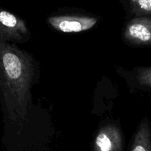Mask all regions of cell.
Listing matches in <instances>:
<instances>
[{"label":"cell","mask_w":151,"mask_h":151,"mask_svg":"<svg viewBox=\"0 0 151 151\" xmlns=\"http://www.w3.org/2000/svg\"><path fill=\"white\" fill-rule=\"evenodd\" d=\"M0 37L10 43L29 41L30 32L23 19L0 7Z\"/></svg>","instance_id":"obj_2"},{"label":"cell","mask_w":151,"mask_h":151,"mask_svg":"<svg viewBox=\"0 0 151 151\" xmlns=\"http://www.w3.org/2000/svg\"><path fill=\"white\" fill-rule=\"evenodd\" d=\"M34 78L30 55L0 37V106L7 133L21 128L26 120Z\"/></svg>","instance_id":"obj_1"},{"label":"cell","mask_w":151,"mask_h":151,"mask_svg":"<svg viewBox=\"0 0 151 151\" xmlns=\"http://www.w3.org/2000/svg\"><path fill=\"white\" fill-rule=\"evenodd\" d=\"M123 139L120 130L109 124L102 127L94 142V151H122Z\"/></svg>","instance_id":"obj_5"},{"label":"cell","mask_w":151,"mask_h":151,"mask_svg":"<svg viewBox=\"0 0 151 151\" xmlns=\"http://www.w3.org/2000/svg\"><path fill=\"white\" fill-rule=\"evenodd\" d=\"M131 151H151V131L147 119L142 121L139 126Z\"/></svg>","instance_id":"obj_6"},{"label":"cell","mask_w":151,"mask_h":151,"mask_svg":"<svg viewBox=\"0 0 151 151\" xmlns=\"http://www.w3.org/2000/svg\"><path fill=\"white\" fill-rule=\"evenodd\" d=\"M97 22L96 18L86 16H56L48 19V23L53 29L65 33L88 30Z\"/></svg>","instance_id":"obj_3"},{"label":"cell","mask_w":151,"mask_h":151,"mask_svg":"<svg viewBox=\"0 0 151 151\" xmlns=\"http://www.w3.org/2000/svg\"><path fill=\"white\" fill-rule=\"evenodd\" d=\"M132 13L137 16H151V0H129Z\"/></svg>","instance_id":"obj_7"},{"label":"cell","mask_w":151,"mask_h":151,"mask_svg":"<svg viewBox=\"0 0 151 151\" xmlns=\"http://www.w3.org/2000/svg\"><path fill=\"white\" fill-rule=\"evenodd\" d=\"M123 36L134 45H151V17L138 16L131 19L126 24Z\"/></svg>","instance_id":"obj_4"},{"label":"cell","mask_w":151,"mask_h":151,"mask_svg":"<svg viewBox=\"0 0 151 151\" xmlns=\"http://www.w3.org/2000/svg\"><path fill=\"white\" fill-rule=\"evenodd\" d=\"M136 72V80L139 85L151 89V67L139 68Z\"/></svg>","instance_id":"obj_8"}]
</instances>
